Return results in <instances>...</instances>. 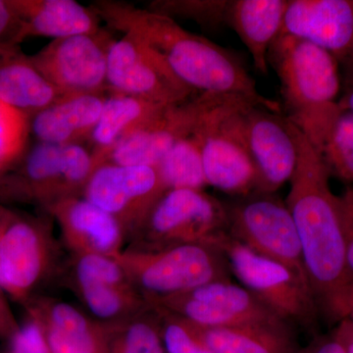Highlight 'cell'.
<instances>
[{
	"label": "cell",
	"instance_id": "6da1fadb",
	"mask_svg": "<svg viewBox=\"0 0 353 353\" xmlns=\"http://www.w3.org/2000/svg\"><path fill=\"white\" fill-rule=\"evenodd\" d=\"M90 6L109 29L143 41L194 94L236 97L281 113L280 104L260 94L236 55L187 31L174 18L127 2L99 0Z\"/></svg>",
	"mask_w": 353,
	"mask_h": 353
},
{
	"label": "cell",
	"instance_id": "7a4b0ae2",
	"mask_svg": "<svg viewBox=\"0 0 353 353\" xmlns=\"http://www.w3.org/2000/svg\"><path fill=\"white\" fill-rule=\"evenodd\" d=\"M297 148V163L285 204L296 226L309 283L325 313L334 297L353 280L345 259V241L321 157L290 121Z\"/></svg>",
	"mask_w": 353,
	"mask_h": 353
},
{
	"label": "cell",
	"instance_id": "3957f363",
	"mask_svg": "<svg viewBox=\"0 0 353 353\" xmlns=\"http://www.w3.org/2000/svg\"><path fill=\"white\" fill-rule=\"evenodd\" d=\"M268 64L280 81L285 117L320 154L341 112L339 62L315 44L280 34L269 50Z\"/></svg>",
	"mask_w": 353,
	"mask_h": 353
},
{
	"label": "cell",
	"instance_id": "277c9868",
	"mask_svg": "<svg viewBox=\"0 0 353 353\" xmlns=\"http://www.w3.org/2000/svg\"><path fill=\"white\" fill-rule=\"evenodd\" d=\"M114 259L150 305L209 283L230 281L231 272L224 252L205 245H181L157 250L127 248Z\"/></svg>",
	"mask_w": 353,
	"mask_h": 353
},
{
	"label": "cell",
	"instance_id": "5b68a950",
	"mask_svg": "<svg viewBox=\"0 0 353 353\" xmlns=\"http://www.w3.org/2000/svg\"><path fill=\"white\" fill-rule=\"evenodd\" d=\"M225 203L202 190H167L132 236V250L181 245H219L229 236Z\"/></svg>",
	"mask_w": 353,
	"mask_h": 353
},
{
	"label": "cell",
	"instance_id": "8992f818",
	"mask_svg": "<svg viewBox=\"0 0 353 353\" xmlns=\"http://www.w3.org/2000/svg\"><path fill=\"white\" fill-rule=\"evenodd\" d=\"M252 105L227 97L206 113L192 134L201 148L208 185L238 197L259 192V176L243 131V112Z\"/></svg>",
	"mask_w": 353,
	"mask_h": 353
},
{
	"label": "cell",
	"instance_id": "52a82bcc",
	"mask_svg": "<svg viewBox=\"0 0 353 353\" xmlns=\"http://www.w3.org/2000/svg\"><path fill=\"white\" fill-rule=\"evenodd\" d=\"M16 166L0 179V197L34 202L43 209L62 199L83 196L94 170L92 153L82 145L39 141Z\"/></svg>",
	"mask_w": 353,
	"mask_h": 353
},
{
	"label": "cell",
	"instance_id": "ba28073f",
	"mask_svg": "<svg viewBox=\"0 0 353 353\" xmlns=\"http://www.w3.org/2000/svg\"><path fill=\"white\" fill-rule=\"evenodd\" d=\"M219 248L243 288L287 323L316 329L320 308L308 283L285 265L262 256L227 236Z\"/></svg>",
	"mask_w": 353,
	"mask_h": 353
},
{
	"label": "cell",
	"instance_id": "9c48e42d",
	"mask_svg": "<svg viewBox=\"0 0 353 353\" xmlns=\"http://www.w3.org/2000/svg\"><path fill=\"white\" fill-rule=\"evenodd\" d=\"M225 205L232 238L285 265L310 285L301 241L285 202L274 194L255 192Z\"/></svg>",
	"mask_w": 353,
	"mask_h": 353
},
{
	"label": "cell",
	"instance_id": "30bf717a",
	"mask_svg": "<svg viewBox=\"0 0 353 353\" xmlns=\"http://www.w3.org/2000/svg\"><path fill=\"white\" fill-rule=\"evenodd\" d=\"M55 263L57 246L48 223L14 212L0 248V277L7 296L29 305Z\"/></svg>",
	"mask_w": 353,
	"mask_h": 353
},
{
	"label": "cell",
	"instance_id": "8fae6325",
	"mask_svg": "<svg viewBox=\"0 0 353 353\" xmlns=\"http://www.w3.org/2000/svg\"><path fill=\"white\" fill-rule=\"evenodd\" d=\"M166 192L157 167L106 162L92 172L83 197L113 216L132 238Z\"/></svg>",
	"mask_w": 353,
	"mask_h": 353
},
{
	"label": "cell",
	"instance_id": "7c38bea8",
	"mask_svg": "<svg viewBox=\"0 0 353 353\" xmlns=\"http://www.w3.org/2000/svg\"><path fill=\"white\" fill-rule=\"evenodd\" d=\"M113 43L102 28L94 34L52 39L30 59L62 94H103L108 90V58Z\"/></svg>",
	"mask_w": 353,
	"mask_h": 353
},
{
	"label": "cell",
	"instance_id": "4fadbf2b",
	"mask_svg": "<svg viewBox=\"0 0 353 353\" xmlns=\"http://www.w3.org/2000/svg\"><path fill=\"white\" fill-rule=\"evenodd\" d=\"M106 81L110 92L161 105H174L196 94L143 41L127 34L114 41L109 50Z\"/></svg>",
	"mask_w": 353,
	"mask_h": 353
},
{
	"label": "cell",
	"instance_id": "5bb4252c",
	"mask_svg": "<svg viewBox=\"0 0 353 353\" xmlns=\"http://www.w3.org/2000/svg\"><path fill=\"white\" fill-rule=\"evenodd\" d=\"M74 287L101 326L126 321L150 304L137 292L124 268L114 257L102 254H74Z\"/></svg>",
	"mask_w": 353,
	"mask_h": 353
},
{
	"label": "cell",
	"instance_id": "9a60e30c",
	"mask_svg": "<svg viewBox=\"0 0 353 353\" xmlns=\"http://www.w3.org/2000/svg\"><path fill=\"white\" fill-rule=\"evenodd\" d=\"M226 97L194 94L187 101L168 106L145 127L116 146L106 162L126 166L157 167L173 145L181 139L192 136L206 113Z\"/></svg>",
	"mask_w": 353,
	"mask_h": 353
},
{
	"label": "cell",
	"instance_id": "2e32d148",
	"mask_svg": "<svg viewBox=\"0 0 353 353\" xmlns=\"http://www.w3.org/2000/svg\"><path fill=\"white\" fill-rule=\"evenodd\" d=\"M260 106L243 112L248 152L259 176V192L275 194L290 182L297 163V148L290 121Z\"/></svg>",
	"mask_w": 353,
	"mask_h": 353
},
{
	"label": "cell",
	"instance_id": "e0dca14e",
	"mask_svg": "<svg viewBox=\"0 0 353 353\" xmlns=\"http://www.w3.org/2000/svg\"><path fill=\"white\" fill-rule=\"evenodd\" d=\"M280 34L304 39L353 65V0H290Z\"/></svg>",
	"mask_w": 353,
	"mask_h": 353
},
{
	"label": "cell",
	"instance_id": "ac0fdd59",
	"mask_svg": "<svg viewBox=\"0 0 353 353\" xmlns=\"http://www.w3.org/2000/svg\"><path fill=\"white\" fill-rule=\"evenodd\" d=\"M44 210L57 221L65 245L73 254L115 257L123 252L127 239L124 228L83 196L62 199Z\"/></svg>",
	"mask_w": 353,
	"mask_h": 353
},
{
	"label": "cell",
	"instance_id": "d6986e66",
	"mask_svg": "<svg viewBox=\"0 0 353 353\" xmlns=\"http://www.w3.org/2000/svg\"><path fill=\"white\" fill-rule=\"evenodd\" d=\"M106 99L103 94L64 95L31 118V132L39 143L82 145L90 139Z\"/></svg>",
	"mask_w": 353,
	"mask_h": 353
},
{
	"label": "cell",
	"instance_id": "ffe728a7",
	"mask_svg": "<svg viewBox=\"0 0 353 353\" xmlns=\"http://www.w3.org/2000/svg\"><path fill=\"white\" fill-rule=\"evenodd\" d=\"M19 16L18 43L28 37L53 39L101 31V18L92 6L74 0H11Z\"/></svg>",
	"mask_w": 353,
	"mask_h": 353
},
{
	"label": "cell",
	"instance_id": "44dd1931",
	"mask_svg": "<svg viewBox=\"0 0 353 353\" xmlns=\"http://www.w3.org/2000/svg\"><path fill=\"white\" fill-rule=\"evenodd\" d=\"M43 325L52 353H108L101 325L75 306L53 299H34L26 306Z\"/></svg>",
	"mask_w": 353,
	"mask_h": 353
},
{
	"label": "cell",
	"instance_id": "7402d4cb",
	"mask_svg": "<svg viewBox=\"0 0 353 353\" xmlns=\"http://www.w3.org/2000/svg\"><path fill=\"white\" fill-rule=\"evenodd\" d=\"M287 0H233L229 1L226 24L238 34L262 75L269 72L268 53L284 24Z\"/></svg>",
	"mask_w": 353,
	"mask_h": 353
},
{
	"label": "cell",
	"instance_id": "603a6c76",
	"mask_svg": "<svg viewBox=\"0 0 353 353\" xmlns=\"http://www.w3.org/2000/svg\"><path fill=\"white\" fill-rule=\"evenodd\" d=\"M167 108L132 95L110 92L101 118L88 139L92 148L90 153L94 169L108 161L116 146L145 127Z\"/></svg>",
	"mask_w": 353,
	"mask_h": 353
},
{
	"label": "cell",
	"instance_id": "cb8c5ba5",
	"mask_svg": "<svg viewBox=\"0 0 353 353\" xmlns=\"http://www.w3.org/2000/svg\"><path fill=\"white\" fill-rule=\"evenodd\" d=\"M63 97L30 57L15 50L0 55V101L7 105L32 118Z\"/></svg>",
	"mask_w": 353,
	"mask_h": 353
},
{
	"label": "cell",
	"instance_id": "d4e9b609",
	"mask_svg": "<svg viewBox=\"0 0 353 353\" xmlns=\"http://www.w3.org/2000/svg\"><path fill=\"white\" fill-rule=\"evenodd\" d=\"M185 294L197 301L212 304L246 326L290 331L289 323L267 307L250 290L231 281L209 283Z\"/></svg>",
	"mask_w": 353,
	"mask_h": 353
},
{
	"label": "cell",
	"instance_id": "484cf974",
	"mask_svg": "<svg viewBox=\"0 0 353 353\" xmlns=\"http://www.w3.org/2000/svg\"><path fill=\"white\" fill-rule=\"evenodd\" d=\"M183 320L192 334L214 353H296L290 331L252 327L208 328Z\"/></svg>",
	"mask_w": 353,
	"mask_h": 353
},
{
	"label": "cell",
	"instance_id": "4316f807",
	"mask_svg": "<svg viewBox=\"0 0 353 353\" xmlns=\"http://www.w3.org/2000/svg\"><path fill=\"white\" fill-rule=\"evenodd\" d=\"M157 171L167 190H202L206 183L199 141L194 136L179 141L165 154Z\"/></svg>",
	"mask_w": 353,
	"mask_h": 353
},
{
	"label": "cell",
	"instance_id": "83f0119b",
	"mask_svg": "<svg viewBox=\"0 0 353 353\" xmlns=\"http://www.w3.org/2000/svg\"><path fill=\"white\" fill-rule=\"evenodd\" d=\"M113 336L115 353H166L161 336L159 312L150 305L126 321L101 326Z\"/></svg>",
	"mask_w": 353,
	"mask_h": 353
},
{
	"label": "cell",
	"instance_id": "f1b7e54d",
	"mask_svg": "<svg viewBox=\"0 0 353 353\" xmlns=\"http://www.w3.org/2000/svg\"><path fill=\"white\" fill-rule=\"evenodd\" d=\"M330 175L353 185V112L341 110L321 153Z\"/></svg>",
	"mask_w": 353,
	"mask_h": 353
},
{
	"label": "cell",
	"instance_id": "f546056e",
	"mask_svg": "<svg viewBox=\"0 0 353 353\" xmlns=\"http://www.w3.org/2000/svg\"><path fill=\"white\" fill-rule=\"evenodd\" d=\"M31 118L0 101V174L16 166L28 152Z\"/></svg>",
	"mask_w": 353,
	"mask_h": 353
},
{
	"label": "cell",
	"instance_id": "4dcf8cb0",
	"mask_svg": "<svg viewBox=\"0 0 353 353\" xmlns=\"http://www.w3.org/2000/svg\"><path fill=\"white\" fill-rule=\"evenodd\" d=\"M228 6L229 1L222 0H160L152 2L148 9L171 18L194 20L213 29L227 25Z\"/></svg>",
	"mask_w": 353,
	"mask_h": 353
},
{
	"label": "cell",
	"instance_id": "1f68e13d",
	"mask_svg": "<svg viewBox=\"0 0 353 353\" xmlns=\"http://www.w3.org/2000/svg\"><path fill=\"white\" fill-rule=\"evenodd\" d=\"M157 309L166 353H214L192 334L182 318Z\"/></svg>",
	"mask_w": 353,
	"mask_h": 353
},
{
	"label": "cell",
	"instance_id": "d6a6232c",
	"mask_svg": "<svg viewBox=\"0 0 353 353\" xmlns=\"http://www.w3.org/2000/svg\"><path fill=\"white\" fill-rule=\"evenodd\" d=\"M9 341L10 353H52L43 325L30 311L27 319L22 325L19 324V328Z\"/></svg>",
	"mask_w": 353,
	"mask_h": 353
},
{
	"label": "cell",
	"instance_id": "836d02e7",
	"mask_svg": "<svg viewBox=\"0 0 353 353\" xmlns=\"http://www.w3.org/2000/svg\"><path fill=\"white\" fill-rule=\"evenodd\" d=\"M336 205L345 241V259L353 276V187L347 185V189L336 196Z\"/></svg>",
	"mask_w": 353,
	"mask_h": 353
},
{
	"label": "cell",
	"instance_id": "e575fe53",
	"mask_svg": "<svg viewBox=\"0 0 353 353\" xmlns=\"http://www.w3.org/2000/svg\"><path fill=\"white\" fill-rule=\"evenodd\" d=\"M21 29L19 16L11 0H0V46H13L18 43Z\"/></svg>",
	"mask_w": 353,
	"mask_h": 353
},
{
	"label": "cell",
	"instance_id": "d590c367",
	"mask_svg": "<svg viewBox=\"0 0 353 353\" xmlns=\"http://www.w3.org/2000/svg\"><path fill=\"white\" fill-rule=\"evenodd\" d=\"M353 311V280L338 294L324 314L331 321L339 322Z\"/></svg>",
	"mask_w": 353,
	"mask_h": 353
},
{
	"label": "cell",
	"instance_id": "8d00e7d4",
	"mask_svg": "<svg viewBox=\"0 0 353 353\" xmlns=\"http://www.w3.org/2000/svg\"><path fill=\"white\" fill-rule=\"evenodd\" d=\"M19 328V323L13 314L7 301V294L0 287V339L10 340Z\"/></svg>",
	"mask_w": 353,
	"mask_h": 353
},
{
	"label": "cell",
	"instance_id": "74e56055",
	"mask_svg": "<svg viewBox=\"0 0 353 353\" xmlns=\"http://www.w3.org/2000/svg\"><path fill=\"white\" fill-rule=\"evenodd\" d=\"M332 336L340 343L345 353H353V323L350 318L340 320Z\"/></svg>",
	"mask_w": 353,
	"mask_h": 353
},
{
	"label": "cell",
	"instance_id": "f35d334b",
	"mask_svg": "<svg viewBox=\"0 0 353 353\" xmlns=\"http://www.w3.org/2000/svg\"><path fill=\"white\" fill-rule=\"evenodd\" d=\"M301 353H345V352L340 343L334 340L333 336H331L329 338L318 339L313 341L312 345H309Z\"/></svg>",
	"mask_w": 353,
	"mask_h": 353
},
{
	"label": "cell",
	"instance_id": "ab89813d",
	"mask_svg": "<svg viewBox=\"0 0 353 353\" xmlns=\"http://www.w3.org/2000/svg\"><path fill=\"white\" fill-rule=\"evenodd\" d=\"M350 68V81H348L345 94L340 99V108L341 110H350L353 112V65Z\"/></svg>",
	"mask_w": 353,
	"mask_h": 353
},
{
	"label": "cell",
	"instance_id": "60d3db41",
	"mask_svg": "<svg viewBox=\"0 0 353 353\" xmlns=\"http://www.w3.org/2000/svg\"><path fill=\"white\" fill-rule=\"evenodd\" d=\"M13 214V211L9 210L6 206L0 204V248H1L2 239H3L6 228L8 226ZM0 287H1V277H0Z\"/></svg>",
	"mask_w": 353,
	"mask_h": 353
},
{
	"label": "cell",
	"instance_id": "b9f144b4",
	"mask_svg": "<svg viewBox=\"0 0 353 353\" xmlns=\"http://www.w3.org/2000/svg\"><path fill=\"white\" fill-rule=\"evenodd\" d=\"M15 50L13 46H0V55L6 54L7 52H10Z\"/></svg>",
	"mask_w": 353,
	"mask_h": 353
},
{
	"label": "cell",
	"instance_id": "7bdbcfd3",
	"mask_svg": "<svg viewBox=\"0 0 353 353\" xmlns=\"http://www.w3.org/2000/svg\"><path fill=\"white\" fill-rule=\"evenodd\" d=\"M345 318H350V319L352 320L353 323V311L352 312H350V314H348Z\"/></svg>",
	"mask_w": 353,
	"mask_h": 353
},
{
	"label": "cell",
	"instance_id": "ee69618b",
	"mask_svg": "<svg viewBox=\"0 0 353 353\" xmlns=\"http://www.w3.org/2000/svg\"><path fill=\"white\" fill-rule=\"evenodd\" d=\"M1 176H2V174H0V179H1Z\"/></svg>",
	"mask_w": 353,
	"mask_h": 353
}]
</instances>
